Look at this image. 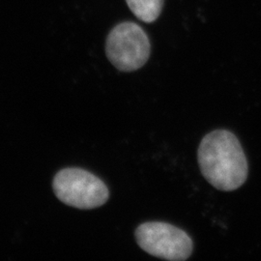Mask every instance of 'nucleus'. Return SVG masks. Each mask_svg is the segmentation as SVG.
I'll use <instances>...</instances> for the list:
<instances>
[{"instance_id":"f257e3e1","label":"nucleus","mask_w":261,"mask_h":261,"mask_svg":"<svg viewBox=\"0 0 261 261\" xmlns=\"http://www.w3.org/2000/svg\"><path fill=\"white\" fill-rule=\"evenodd\" d=\"M197 161L203 177L218 190L234 191L248 177L249 167L241 143L229 130L206 135L197 150Z\"/></svg>"},{"instance_id":"f03ea898","label":"nucleus","mask_w":261,"mask_h":261,"mask_svg":"<svg viewBox=\"0 0 261 261\" xmlns=\"http://www.w3.org/2000/svg\"><path fill=\"white\" fill-rule=\"evenodd\" d=\"M53 188L60 201L83 210L101 207L110 197L109 189L103 181L82 168L60 170L55 176Z\"/></svg>"},{"instance_id":"7ed1b4c3","label":"nucleus","mask_w":261,"mask_h":261,"mask_svg":"<svg viewBox=\"0 0 261 261\" xmlns=\"http://www.w3.org/2000/svg\"><path fill=\"white\" fill-rule=\"evenodd\" d=\"M149 38L139 24L125 21L112 28L106 42V54L121 72H134L149 59Z\"/></svg>"},{"instance_id":"20e7f679","label":"nucleus","mask_w":261,"mask_h":261,"mask_svg":"<svg viewBox=\"0 0 261 261\" xmlns=\"http://www.w3.org/2000/svg\"><path fill=\"white\" fill-rule=\"evenodd\" d=\"M135 235L144 252L167 260H186L194 249V243L188 233L168 223H144L138 226Z\"/></svg>"},{"instance_id":"39448f33","label":"nucleus","mask_w":261,"mask_h":261,"mask_svg":"<svg viewBox=\"0 0 261 261\" xmlns=\"http://www.w3.org/2000/svg\"><path fill=\"white\" fill-rule=\"evenodd\" d=\"M126 3L138 19L151 23L160 17L165 0H126Z\"/></svg>"}]
</instances>
